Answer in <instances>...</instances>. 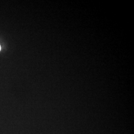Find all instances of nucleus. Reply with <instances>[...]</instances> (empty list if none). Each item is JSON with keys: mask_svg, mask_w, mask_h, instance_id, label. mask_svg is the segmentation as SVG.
<instances>
[{"mask_svg": "<svg viewBox=\"0 0 134 134\" xmlns=\"http://www.w3.org/2000/svg\"><path fill=\"white\" fill-rule=\"evenodd\" d=\"M1 46H0V51H1Z\"/></svg>", "mask_w": 134, "mask_h": 134, "instance_id": "f257e3e1", "label": "nucleus"}]
</instances>
